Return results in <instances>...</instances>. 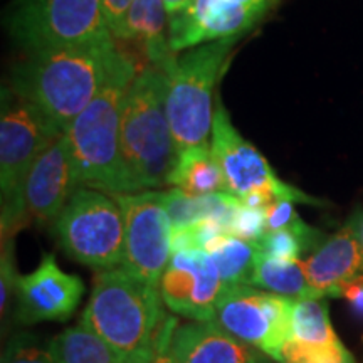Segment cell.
<instances>
[{"mask_svg":"<svg viewBox=\"0 0 363 363\" xmlns=\"http://www.w3.org/2000/svg\"><path fill=\"white\" fill-rule=\"evenodd\" d=\"M235 40L229 38L195 45L163 67L169 78L167 115L179 155L189 148L208 147L214 121L212 94Z\"/></svg>","mask_w":363,"mask_h":363,"instance_id":"obj_6","label":"cell"},{"mask_svg":"<svg viewBox=\"0 0 363 363\" xmlns=\"http://www.w3.org/2000/svg\"><path fill=\"white\" fill-rule=\"evenodd\" d=\"M113 39L29 52L12 69L9 86L38 104L66 133L72 121L128 62Z\"/></svg>","mask_w":363,"mask_h":363,"instance_id":"obj_1","label":"cell"},{"mask_svg":"<svg viewBox=\"0 0 363 363\" xmlns=\"http://www.w3.org/2000/svg\"><path fill=\"white\" fill-rule=\"evenodd\" d=\"M17 278L19 276L13 272V264H12V251L9 249V252L4 251L2 254V281H0V308H2V315L7 310L9 298H11L12 288H16Z\"/></svg>","mask_w":363,"mask_h":363,"instance_id":"obj_30","label":"cell"},{"mask_svg":"<svg viewBox=\"0 0 363 363\" xmlns=\"http://www.w3.org/2000/svg\"><path fill=\"white\" fill-rule=\"evenodd\" d=\"M291 338L303 343H330L338 337L330 323L328 306L323 298L296 299L293 306Z\"/></svg>","mask_w":363,"mask_h":363,"instance_id":"obj_22","label":"cell"},{"mask_svg":"<svg viewBox=\"0 0 363 363\" xmlns=\"http://www.w3.org/2000/svg\"><path fill=\"white\" fill-rule=\"evenodd\" d=\"M62 133L38 104L2 89L0 108V190L2 233L11 235L27 217L26 182L34 162Z\"/></svg>","mask_w":363,"mask_h":363,"instance_id":"obj_5","label":"cell"},{"mask_svg":"<svg viewBox=\"0 0 363 363\" xmlns=\"http://www.w3.org/2000/svg\"><path fill=\"white\" fill-rule=\"evenodd\" d=\"M160 296L158 286L147 283L123 266L101 269L94 274L81 323L125 357L152 350L167 315Z\"/></svg>","mask_w":363,"mask_h":363,"instance_id":"obj_4","label":"cell"},{"mask_svg":"<svg viewBox=\"0 0 363 363\" xmlns=\"http://www.w3.org/2000/svg\"><path fill=\"white\" fill-rule=\"evenodd\" d=\"M6 27L27 54L115 39L104 21L101 0H13Z\"/></svg>","mask_w":363,"mask_h":363,"instance_id":"obj_7","label":"cell"},{"mask_svg":"<svg viewBox=\"0 0 363 363\" xmlns=\"http://www.w3.org/2000/svg\"><path fill=\"white\" fill-rule=\"evenodd\" d=\"M267 230L278 229H301L305 222L299 219L298 212L294 211L293 202L276 201L264 208Z\"/></svg>","mask_w":363,"mask_h":363,"instance_id":"obj_29","label":"cell"},{"mask_svg":"<svg viewBox=\"0 0 363 363\" xmlns=\"http://www.w3.org/2000/svg\"><path fill=\"white\" fill-rule=\"evenodd\" d=\"M281 363H355V360L340 340L330 343H303L289 338L283 348Z\"/></svg>","mask_w":363,"mask_h":363,"instance_id":"obj_24","label":"cell"},{"mask_svg":"<svg viewBox=\"0 0 363 363\" xmlns=\"http://www.w3.org/2000/svg\"><path fill=\"white\" fill-rule=\"evenodd\" d=\"M167 185L194 197L227 192L224 174L217 165L211 147H195L182 152Z\"/></svg>","mask_w":363,"mask_h":363,"instance_id":"obj_18","label":"cell"},{"mask_svg":"<svg viewBox=\"0 0 363 363\" xmlns=\"http://www.w3.org/2000/svg\"><path fill=\"white\" fill-rule=\"evenodd\" d=\"M2 363H54L51 352L43 347L33 335H17L7 345Z\"/></svg>","mask_w":363,"mask_h":363,"instance_id":"obj_25","label":"cell"},{"mask_svg":"<svg viewBox=\"0 0 363 363\" xmlns=\"http://www.w3.org/2000/svg\"><path fill=\"white\" fill-rule=\"evenodd\" d=\"M133 0H101V7L108 29L115 39L126 40V21Z\"/></svg>","mask_w":363,"mask_h":363,"instance_id":"obj_27","label":"cell"},{"mask_svg":"<svg viewBox=\"0 0 363 363\" xmlns=\"http://www.w3.org/2000/svg\"><path fill=\"white\" fill-rule=\"evenodd\" d=\"M267 230L266 212L262 208H251L242 203L235 212L230 234L246 240H259Z\"/></svg>","mask_w":363,"mask_h":363,"instance_id":"obj_26","label":"cell"},{"mask_svg":"<svg viewBox=\"0 0 363 363\" xmlns=\"http://www.w3.org/2000/svg\"><path fill=\"white\" fill-rule=\"evenodd\" d=\"M17 320L24 325L44 320H67L84 293L81 278L67 274L52 254H45L38 269L17 278Z\"/></svg>","mask_w":363,"mask_h":363,"instance_id":"obj_13","label":"cell"},{"mask_svg":"<svg viewBox=\"0 0 363 363\" xmlns=\"http://www.w3.org/2000/svg\"><path fill=\"white\" fill-rule=\"evenodd\" d=\"M252 284L288 298H325L308 281L303 261L274 259V257L266 256L264 252H261L257 257Z\"/></svg>","mask_w":363,"mask_h":363,"instance_id":"obj_21","label":"cell"},{"mask_svg":"<svg viewBox=\"0 0 363 363\" xmlns=\"http://www.w3.org/2000/svg\"><path fill=\"white\" fill-rule=\"evenodd\" d=\"M177 326H179L177 318L165 315L160 328L157 331L155 340H153L152 363H179L174 348H172V337H174Z\"/></svg>","mask_w":363,"mask_h":363,"instance_id":"obj_28","label":"cell"},{"mask_svg":"<svg viewBox=\"0 0 363 363\" xmlns=\"http://www.w3.org/2000/svg\"><path fill=\"white\" fill-rule=\"evenodd\" d=\"M125 220V269L158 286L172 259V222L163 192L116 195Z\"/></svg>","mask_w":363,"mask_h":363,"instance_id":"obj_10","label":"cell"},{"mask_svg":"<svg viewBox=\"0 0 363 363\" xmlns=\"http://www.w3.org/2000/svg\"><path fill=\"white\" fill-rule=\"evenodd\" d=\"M126 40H138L153 66L163 69L174 57L169 39V13L163 0H133L126 21Z\"/></svg>","mask_w":363,"mask_h":363,"instance_id":"obj_17","label":"cell"},{"mask_svg":"<svg viewBox=\"0 0 363 363\" xmlns=\"http://www.w3.org/2000/svg\"><path fill=\"white\" fill-rule=\"evenodd\" d=\"M211 136V152L224 174L229 194L240 199L254 190H264L274 195L278 201H289L293 203L303 202L311 203V206L321 203L296 187L284 184L274 174L259 150L249 143L230 123V116L220 98L216 99Z\"/></svg>","mask_w":363,"mask_h":363,"instance_id":"obj_11","label":"cell"},{"mask_svg":"<svg viewBox=\"0 0 363 363\" xmlns=\"http://www.w3.org/2000/svg\"><path fill=\"white\" fill-rule=\"evenodd\" d=\"M49 352L54 363H125L128 358L83 323L56 335Z\"/></svg>","mask_w":363,"mask_h":363,"instance_id":"obj_19","label":"cell"},{"mask_svg":"<svg viewBox=\"0 0 363 363\" xmlns=\"http://www.w3.org/2000/svg\"><path fill=\"white\" fill-rule=\"evenodd\" d=\"M163 4H165L167 13H169L170 19V17L177 16V13L187 11V9L194 4V0H163Z\"/></svg>","mask_w":363,"mask_h":363,"instance_id":"obj_32","label":"cell"},{"mask_svg":"<svg viewBox=\"0 0 363 363\" xmlns=\"http://www.w3.org/2000/svg\"><path fill=\"white\" fill-rule=\"evenodd\" d=\"M79 189L67 135H61L34 162L26 182V212L38 224L57 220Z\"/></svg>","mask_w":363,"mask_h":363,"instance_id":"obj_14","label":"cell"},{"mask_svg":"<svg viewBox=\"0 0 363 363\" xmlns=\"http://www.w3.org/2000/svg\"><path fill=\"white\" fill-rule=\"evenodd\" d=\"M169 78L160 67L136 74L121 113V150L136 192L169 184L179 153L167 115Z\"/></svg>","mask_w":363,"mask_h":363,"instance_id":"obj_3","label":"cell"},{"mask_svg":"<svg viewBox=\"0 0 363 363\" xmlns=\"http://www.w3.org/2000/svg\"><path fill=\"white\" fill-rule=\"evenodd\" d=\"M224 283L214 259L202 249L172 256L160 281L163 303L194 321H214Z\"/></svg>","mask_w":363,"mask_h":363,"instance_id":"obj_12","label":"cell"},{"mask_svg":"<svg viewBox=\"0 0 363 363\" xmlns=\"http://www.w3.org/2000/svg\"><path fill=\"white\" fill-rule=\"evenodd\" d=\"M135 78L136 66L131 61L67 128L79 189L113 195L136 192L121 150V113Z\"/></svg>","mask_w":363,"mask_h":363,"instance_id":"obj_2","label":"cell"},{"mask_svg":"<svg viewBox=\"0 0 363 363\" xmlns=\"http://www.w3.org/2000/svg\"><path fill=\"white\" fill-rule=\"evenodd\" d=\"M152 357H153V348L152 350L135 353V355L126 358L125 363H152Z\"/></svg>","mask_w":363,"mask_h":363,"instance_id":"obj_33","label":"cell"},{"mask_svg":"<svg viewBox=\"0 0 363 363\" xmlns=\"http://www.w3.org/2000/svg\"><path fill=\"white\" fill-rule=\"evenodd\" d=\"M320 233L310 225L305 229H278L266 230V234L257 240L266 256L283 261H296L305 251L315 247L320 239Z\"/></svg>","mask_w":363,"mask_h":363,"instance_id":"obj_23","label":"cell"},{"mask_svg":"<svg viewBox=\"0 0 363 363\" xmlns=\"http://www.w3.org/2000/svg\"><path fill=\"white\" fill-rule=\"evenodd\" d=\"M172 348L179 363H267L261 350L234 337L216 320L179 325Z\"/></svg>","mask_w":363,"mask_h":363,"instance_id":"obj_16","label":"cell"},{"mask_svg":"<svg viewBox=\"0 0 363 363\" xmlns=\"http://www.w3.org/2000/svg\"><path fill=\"white\" fill-rule=\"evenodd\" d=\"M54 233L59 246L81 264L108 269L123 262V212L99 190H76L57 217Z\"/></svg>","mask_w":363,"mask_h":363,"instance_id":"obj_8","label":"cell"},{"mask_svg":"<svg viewBox=\"0 0 363 363\" xmlns=\"http://www.w3.org/2000/svg\"><path fill=\"white\" fill-rule=\"evenodd\" d=\"M203 251L214 259L224 286L252 284L257 257L262 252L257 240H246L233 234H222L212 239Z\"/></svg>","mask_w":363,"mask_h":363,"instance_id":"obj_20","label":"cell"},{"mask_svg":"<svg viewBox=\"0 0 363 363\" xmlns=\"http://www.w3.org/2000/svg\"><path fill=\"white\" fill-rule=\"evenodd\" d=\"M362 225L363 217L355 214L303 262L310 284L323 296H340L363 267Z\"/></svg>","mask_w":363,"mask_h":363,"instance_id":"obj_15","label":"cell"},{"mask_svg":"<svg viewBox=\"0 0 363 363\" xmlns=\"http://www.w3.org/2000/svg\"><path fill=\"white\" fill-rule=\"evenodd\" d=\"M294 299L264 293L251 286H224L217 301L216 321L266 355L283 362V348L293 333Z\"/></svg>","mask_w":363,"mask_h":363,"instance_id":"obj_9","label":"cell"},{"mask_svg":"<svg viewBox=\"0 0 363 363\" xmlns=\"http://www.w3.org/2000/svg\"><path fill=\"white\" fill-rule=\"evenodd\" d=\"M342 296L348 301L353 315L363 320V276H355L342 288Z\"/></svg>","mask_w":363,"mask_h":363,"instance_id":"obj_31","label":"cell"},{"mask_svg":"<svg viewBox=\"0 0 363 363\" xmlns=\"http://www.w3.org/2000/svg\"><path fill=\"white\" fill-rule=\"evenodd\" d=\"M362 244H363V225H362Z\"/></svg>","mask_w":363,"mask_h":363,"instance_id":"obj_34","label":"cell"}]
</instances>
